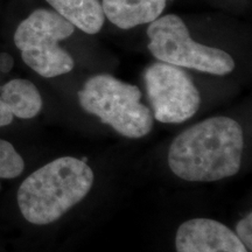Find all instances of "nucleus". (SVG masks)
Listing matches in <instances>:
<instances>
[{
	"mask_svg": "<svg viewBox=\"0 0 252 252\" xmlns=\"http://www.w3.org/2000/svg\"><path fill=\"white\" fill-rule=\"evenodd\" d=\"M140 99L139 88L111 75H96L78 91L82 108L131 139L145 137L153 127L152 111Z\"/></svg>",
	"mask_w": 252,
	"mask_h": 252,
	"instance_id": "obj_3",
	"label": "nucleus"
},
{
	"mask_svg": "<svg viewBox=\"0 0 252 252\" xmlns=\"http://www.w3.org/2000/svg\"><path fill=\"white\" fill-rule=\"evenodd\" d=\"M251 229H252V215L249 214L244 219H242L236 225V232L237 237L241 239V242L245 245V248L251 251L252 249V237H251Z\"/></svg>",
	"mask_w": 252,
	"mask_h": 252,
	"instance_id": "obj_12",
	"label": "nucleus"
},
{
	"mask_svg": "<svg viewBox=\"0 0 252 252\" xmlns=\"http://www.w3.org/2000/svg\"><path fill=\"white\" fill-rule=\"evenodd\" d=\"M65 20L87 34L102 30L105 15L99 0H46Z\"/></svg>",
	"mask_w": 252,
	"mask_h": 252,
	"instance_id": "obj_9",
	"label": "nucleus"
},
{
	"mask_svg": "<svg viewBox=\"0 0 252 252\" xmlns=\"http://www.w3.org/2000/svg\"><path fill=\"white\" fill-rule=\"evenodd\" d=\"M74 31V25L55 11L39 8L19 25L14 43L24 62L40 76H61L74 69V60L59 42L72 35Z\"/></svg>",
	"mask_w": 252,
	"mask_h": 252,
	"instance_id": "obj_4",
	"label": "nucleus"
},
{
	"mask_svg": "<svg viewBox=\"0 0 252 252\" xmlns=\"http://www.w3.org/2000/svg\"><path fill=\"white\" fill-rule=\"evenodd\" d=\"M149 49L159 61L213 75H226L235 61L224 50L195 42L184 20L167 14L152 21L147 28Z\"/></svg>",
	"mask_w": 252,
	"mask_h": 252,
	"instance_id": "obj_5",
	"label": "nucleus"
},
{
	"mask_svg": "<svg viewBox=\"0 0 252 252\" xmlns=\"http://www.w3.org/2000/svg\"><path fill=\"white\" fill-rule=\"evenodd\" d=\"M154 118L165 124H180L191 118L201 105L197 88L187 72L176 65L158 62L144 75Z\"/></svg>",
	"mask_w": 252,
	"mask_h": 252,
	"instance_id": "obj_6",
	"label": "nucleus"
},
{
	"mask_svg": "<svg viewBox=\"0 0 252 252\" xmlns=\"http://www.w3.org/2000/svg\"><path fill=\"white\" fill-rule=\"evenodd\" d=\"M175 247L178 252H248L235 232L210 219L182 223L176 232Z\"/></svg>",
	"mask_w": 252,
	"mask_h": 252,
	"instance_id": "obj_7",
	"label": "nucleus"
},
{
	"mask_svg": "<svg viewBox=\"0 0 252 252\" xmlns=\"http://www.w3.org/2000/svg\"><path fill=\"white\" fill-rule=\"evenodd\" d=\"M14 65V60L7 53H0V71L7 74Z\"/></svg>",
	"mask_w": 252,
	"mask_h": 252,
	"instance_id": "obj_14",
	"label": "nucleus"
},
{
	"mask_svg": "<svg viewBox=\"0 0 252 252\" xmlns=\"http://www.w3.org/2000/svg\"><path fill=\"white\" fill-rule=\"evenodd\" d=\"M0 96L14 117L31 119L42 109V98L31 81L15 78L0 88Z\"/></svg>",
	"mask_w": 252,
	"mask_h": 252,
	"instance_id": "obj_10",
	"label": "nucleus"
},
{
	"mask_svg": "<svg viewBox=\"0 0 252 252\" xmlns=\"http://www.w3.org/2000/svg\"><path fill=\"white\" fill-rule=\"evenodd\" d=\"M168 0H103L105 18L122 30L151 24L160 18Z\"/></svg>",
	"mask_w": 252,
	"mask_h": 252,
	"instance_id": "obj_8",
	"label": "nucleus"
},
{
	"mask_svg": "<svg viewBox=\"0 0 252 252\" xmlns=\"http://www.w3.org/2000/svg\"><path fill=\"white\" fill-rule=\"evenodd\" d=\"M87 162L71 157L53 160L28 176L18 190V204L28 222H55L87 196L94 184Z\"/></svg>",
	"mask_w": 252,
	"mask_h": 252,
	"instance_id": "obj_2",
	"label": "nucleus"
},
{
	"mask_svg": "<svg viewBox=\"0 0 252 252\" xmlns=\"http://www.w3.org/2000/svg\"><path fill=\"white\" fill-rule=\"evenodd\" d=\"M25 169L24 159L21 158L13 145L0 139V178H18Z\"/></svg>",
	"mask_w": 252,
	"mask_h": 252,
	"instance_id": "obj_11",
	"label": "nucleus"
},
{
	"mask_svg": "<svg viewBox=\"0 0 252 252\" xmlns=\"http://www.w3.org/2000/svg\"><path fill=\"white\" fill-rule=\"evenodd\" d=\"M244 134L238 122L212 117L195 124L173 140L168 152L171 171L186 181L212 182L241 169Z\"/></svg>",
	"mask_w": 252,
	"mask_h": 252,
	"instance_id": "obj_1",
	"label": "nucleus"
},
{
	"mask_svg": "<svg viewBox=\"0 0 252 252\" xmlns=\"http://www.w3.org/2000/svg\"><path fill=\"white\" fill-rule=\"evenodd\" d=\"M13 117L14 116L12 115L11 110L8 109V106L6 105V103L2 100L1 96H0V127L11 124L12 121H13Z\"/></svg>",
	"mask_w": 252,
	"mask_h": 252,
	"instance_id": "obj_13",
	"label": "nucleus"
}]
</instances>
